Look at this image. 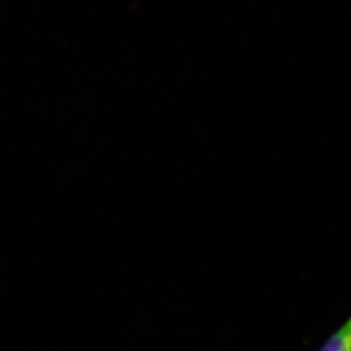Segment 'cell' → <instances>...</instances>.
<instances>
[{"label":"cell","mask_w":351,"mask_h":351,"mask_svg":"<svg viewBox=\"0 0 351 351\" xmlns=\"http://www.w3.org/2000/svg\"><path fill=\"white\" fill-rule=\"evenodd\" d=\"M317 351H351V313L325 338Z\"/></svg>","instance_id":"cell-1"}]
</instances>
